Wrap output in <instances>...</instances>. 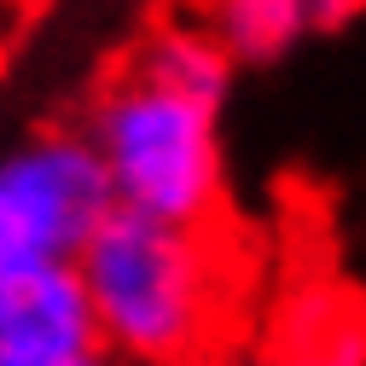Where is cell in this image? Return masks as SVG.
Returning <instances> with one entry per match:
<instances>
[{
    "mask_svg": "<svg viewBox=\"0 0 366 366\" xmlns=\"http://www.w3.org/2000/svg\"><path fill=\"white\" fill-rule=\"evenodd\" d=\"M262 250L227 209L215 221H152L111 204L76 250L105 349H128L152 366H221L244 349Z\"/></svg>",
    "mask_w": 366,
    "mask_h": 366,
    "instance_id": "1",
    "label": "cell"
},
{
    "mask_svg": "<svg viewBox=\"0 0 366 366\" xmlns=\"http://www.w3.org/2000/svg\"><path fill=\"white\" fill-rule=\"evenodd\" d=\"M209 111L215 105L169 87L134 47H122L94 76L70 128L105 163L117 204L140 209L152 221L192 227V221H215L233 209L221 187Z\"/></svg>",
    "mask_w": 366,
    "mask_h": 366,
    "instance_id": "2",
    "label": "cell"
},
{
    "mask_svg": "<svg viewBox=\"0 0 366 366\" xmlns=\"http://www.w3.org/2000/svg\"><path fill=\"white\" fill-rule=\"evenodd\" d=\"M105 163L59 122L0 169V285L41 267H76V250L111 209Z\"/></svg>",
    "mask_w": 366,
    "mask_h": 366,
    "instance_id": "3",
    "label": "cell"
},
{
    "mask_svg": "<svg viewBox=\"0 0 366 366\" xmlns=\"http://www.w3.org/2000/svg\"><path fill=\"white\" fill-rule=\"evenodd\" d=\"M256 366H366V297L320 256H302Z\"/></svg>",
    "mask_w": 366,
    "mask_h": 366,
    "instance_id": "4",
    "label": "cell"
},
{
    "mask_svg": "<svg viewBox=\"0 0 366 366\" xmlns=\"http://www.w3.org/2000/svg\"><path fill=\"white\" fill-rule=\"evenodd\" d=\"M227 59H273L308 24L302 0H192Z\"/></svg>",
    "mask_w": 366,
    "mask_h": 366,
    "instance_id": "5",
    "label": "cell"
},
{
    "mask_svg": "<svg viewBox=\"0 0 366 366\" xmlns=\"http://www.w3.org/2000/svg\"><path fill=\"white\" fill-rule=\"evenodd\" d=\"M0 366H99V355H12V349H0Z\"/></svg>",
    "mask_w": 366,
    "mask_h": 366,
    "instance_id": "6",
    "label": "cell"
},
{
    "mask_svg": "<svg viewBox=\"0 0 366 366\" xmlns=\"http://www.w3.org/2000/svg\"><path fill=\"white\" fill-rule=\"evenodd\" d=\"M302 6H308L314 24H343V18H355L366 6V0H302Z\"/></svg>",
    "mask_w": 366,
    "mask_h": 366,
    "instance_id": "7",
    "label": "cell"
},
{
    "mask_svg": "<svg viewBox=\"0 0 366 366\" xmlns=\"http://www.w3.org/2000/svg\"><path fill=\"white\" fill-rule=\"evenodd\" d=\"M221 366H244V360H239V355H233V360H221Z\"/></svg>",
    "mask_w": 366,
    "mask_h": 366,
    "instance_id": "8",
    "label": "cell"
}]
</instances>
